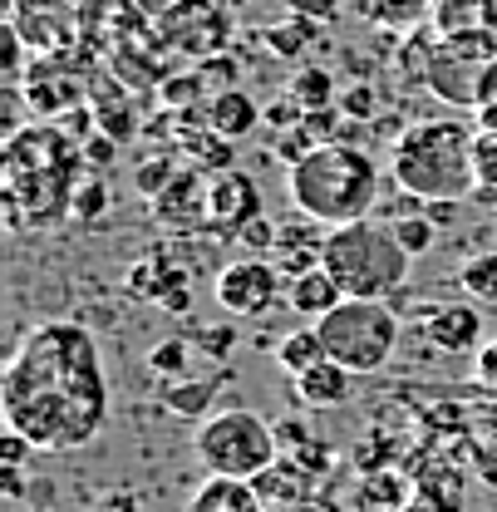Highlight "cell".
<instances>
[{"label":"cell","instance_id":"1","mask_svg":"<svg viewBox=\"0 0 497 512\" xmlns=\"http://www.w3.org/2000/svg\"><path fill=\"white\" fill-rule=\"evenodd\" d=\"M0 414L30 448L69 453L89 444L109 419V380L94 335L79 320L35 325L5 365Z\"/></svg>","mask_w":497,"mask_h":512},{"label":"cell","instance_id":"2","mask_svg":"<svg viewBox=\"0 0 497 512\" xmlns=\"http://www.w3.org/2000/svg\"><path fill=\"white\" fill-rule=\"evenodd\" d=\"M286 188H291V202L296 212H306L325 227H345V222H360V217H374L379 207V168L365 148L355 143H315L306 148L291 173H286Z\"/></svg>","mask_w":497,"mask_h":512},{"label":"cell","instance_id":"3","mask_svg":"<svg viewBox=\"0 0 497 512\" xmlns=\"http://www.w3.org/2000/svg\"><path fill=\"white\" fill-rule=\"evenodd\" d=\"M473 143L478 133L463 119H429L399 133L394 143V183L419 197V202H463L478 188L473 168Z\"/></svg>","mask_w":497,"mask_h":512},{"label":"cell","instance_id":"4","mask_svg":"<svg viewBox=\"0 0 497 512\" xmlns=\"http://www.w3.org/2000/svg\"><path fill=\"white\" fill-rule=\"evenodd\" d=\"M79 168V148L64 138L60 128H25L10 138L5 148V202L10 217L20 212V202L35 207V222H50L69 207V197L79 188L74 178Z\"/></svg>","mask_w":497,"mask_h":512},{"label":"cell","instance_id":"5","mask_svg":"<svg viewBox=\"0 0 497 512\" xmlns=\"http://www.w3.org/2000/svg\"><path fill=\"white\" fill-rule=\"evenodd\" d=\"M320 261L335 271L345 296H365V301H389L409 281V266H414V256L404 252L394 227L379 222V217H360V222L330 227Z\"/></svg>","mask_w":497,"mask_h":512},{"label":"cell","instance_id":"6","mask_svg":"<svg viewBox=\"0 0 497 512\" xmlns=\"http://www.w3.org/2000/svg\"><path fill=\"white\" fill-rule=\"evenodd\" d=\"M320 340H325V355L340 360L345 370L355 375H379L394 350H399V316L389 301H365V296H345L325 320H315Z\"/></svg>","mask_w":497,"mask_h":512},{"label":"cell","instance_id":"7","mask_svg":"<svg viewBox=\"0 0 497 512\" xmlns=\"http://www.w3.org/2000/svg\"><path fill=\"white\" fill-rule=\"evenodd\" d=\"M192 453H197L202 473L251 483L256 473H266L281 458V444H276V429L261 414H251V409H222V414H212V419L197 424Z\"/></svg>","mask_w":497,"mask_h":512},{"label":"cell","instance_id":"8","mask_svg":"<svg viewBox=\"0 0 497 512\" xmlns=\"http://www.w3.org/2000/svg\"><path fill=\"white\" fill-rule=\"evenodd\" d=\"M286 281H291V276H286L276 261L242 256V261H232V266L217 271L212 296H217V306L232 320H261L276 301H286Z\"/></svg>","mask_w":497,"mask_h":512},{"label":"cell","instance_id":"9","mask_svg":"<svg viewBox=\"0 0 497 512\" xmlns=\"http://www.w3.org/2000/svg\"><path fill=\"white\" fill-rule=\"evenodd\" d=\"M419 330L424 340L443 350V355H468L483 340V306L478 301H443V306H424L419 311Z\"/></svg>","mask_w":497,"mask_h":512},{"label":"cell","instance_id":"10","mask_svg":"<svg viewBox=\"0 0 497 512\" xmlns=\"http://www.w3.org/2000/svg\"><path fill=\"white\" fill-rule=\"evenodd\" d=\"M256 217H261V188H256V178L237 173V168H222L207 183V222L217 232H242Z\"/></svg>","mask_w":497,"mask_h":512},{"label":"cell","instance_id":"11","mask_svg":"<svg viewBox=\"0 0 497 512\" xmlns=\"http://www.w3.org/2000/svg\"><path fill=\"white\" fill-rule=\"evenodd\" d=\"M153 217H158L168 232L212 227V222H207V183H197V173H178L173 188H163L153 197Z\"/></svg>","mask_w":497,"mask_h":512},{"label":"cell","instance_id":"12","mask_svg":"<svg viewBox=\"0 0 497 512\" xmlns=\"http://www.w3.org/2000/svg\"><path fill=\"white\" fill-rule=\"evenodd\" d=\"M340 301H345V286L335 281V271H330L325 261H315V266L296 271V276L286 281V306L301 320H311V325L330 316Z\"/></svg>","mask_w":497,"mask_h":512},{"label":"cell","instance_id":"13","mask_svg":"<svg viewBox=\"0 0 497 512\" xmlns=\"http://www.w3.org/2000/svg\"><path fill=\"white\" fill-rule=\"evenodd\" d=\"M325 237H330V227H325V222H315V217H306V212H296L291 222H281V227H276L271 256H276V266H281L286 276H296V271H306V266L320 261Z\"/></svg>","mask_w":497,"mask_h":512},{"label":"cell","instance_id":"14","mask_svg":"<svg viewBox=\"0 0 497 512\" xmlns=\"http://www.w3.org/2000/svg\"><path fill=\"white\" fill-rule=\"evenodd\" d=\"M355 370H345L340 360H315L311 370H301L291 389H296V399L306 404V409H340V404H350V394H355Z\"/></svg>","mask_w":497,"mask_h":512},{"label":"cell","instance_id":"15","mask_svg":"<svg viewBox=\"0 0 497 512\" xmlns=\"http://www.w3.org/2000/svg\"><path fill=\"white\" fill-rule=\"evenodd\" d=\"M311 478L315 473L306 468V463H296V458H286V453H281L266 473H256V478H251V488H256V498H261L266 508H301V503L315 493Z\"/></svg>","mask_w":497,"mask_h":512},{"label":"cell","instance_id":"16","mask_svg":"<svg viewBox=\"0 0 497 512\" xmlns=\"http://www.w3.org/2000/svg\"><path fill=\"white\" fill-rule=\"evenodd\" d=\"M468 478L473 473H463L453 463H438L429 473H419L414 478V508L419 512H473V503H468Z\"/></svg>","mask_w":497,"mask_h":512},{"label":"cell","instance_id":"17","mask_svg":"<svg viewBox=\"0 0 497 512\" xmlns=\"http://www.w3.org/2000/svg\"><path fill=\"white\" fill-rule=\"evenodd\" d=\"M187 512H266V503L256 498V488L242 483V478L207 473V483L187 498Z\"/></svg>","mask_w":497,"mask_h":512},{"label":"cell","instance_id":"18","mask_svg":"<svg viewBox=\"0 0 497 512\" xmlns=\"http://www.w3.org/2000/svg\"><path fill=\"white\" fill-rule=\"evenodd\" d=\"M261 119H266V114L256 109V99L242 94V89H222V94L212 99V109H207V128L222 133V138H242V133H251Z\"/></svg>","mask_w":497,"mask_h":512},{"label":"cell","instance_id":"19","mask_svg":"<svg viewBox=\"0 0 497 512\" xmlns=\"http://www.w3.org/2000/svg\"><path fill=\"white\" fill-rule=\"evenodd\" d=\"M414 503V478L394 473V468H374L360 483V508L365 512H394Z\"/></svg>","mask_w":497,"mask_h":512},{"label":"cell","instance_id":"20","mask_svg":"<svg viewBox=\"0 0 497 512\" xmlns=\"http://www.w3.org/2000/svg\"><path fill=\"white\" fill-rule=\"evenodd\" d=\"M315 360H325V340H320V330H315L311 320H306L301 330H291V335L276 340V370H286L291 380H296L301 370H311Z\"/></svg>","mask_w":497,"mask_h":512},{"label":"cell","instance_id":"21","mask_svg":"<svg viewBox=\"0 0 497 512\" xmlns=\"http://www.w3.org/2000/svg\"><path fill=\"white\" fill-rule=\"evenodd\" d=\"M458 286L468 301L478 306H497V252H478L458 266Z\"/></svg>","mask_w":497,"mask_h":512},{"label":"cell","instance_id":"22","mask_svg":"<svg viewBox=\"0 0 497 512\" xmlns=\"http://www.w3.org/2000/svg\"><path fill=\"white\" fill-rule=\"evenodd\" d=\"M212 394H217L212 380H168L163 384V409L178 414V419H197V414H207Z\"/></svg>","mask_w":497,"mask_h":512},{"label":"cell","instance_id":"23","mask_svg":"<svg viewBox=\"0 0 497 512\" xmlns=\"http://www.w3.org/2000/svg\"><path fill=\"white\" fill-rule=\"evenodd\" d=\"M374 25H389V30H409L429 15V0H365L360 5Z\"/></svg>","mask_w":497,"mask_h":512},{"label":"cell","instance_id":"24","mask_svg":"<svg viewBox=\"0 0 497 512\" xmlns=\"http://www.w3.org/2000/svg\"><path fill=\"white\" fill-rule=\"evenodd\" d=\"M389 227H394V237L404 242V252L409 256H424L429 247H434V237H438L434 217H419V212H404V217H394Z\"/></svg>","mask_w":497,"mask_h":512},{"label":"cell","instance_id":"25","mask_svg":"<svg viewBox=\"0 0 497 512\" xmlns=\"http://www.w3.org/2000/svg\"><path fill=\"white\" fill-rule=\"evenodd\" d=\"M468 473H473L483 488L497 493V429L493 434H478V439L468 444Z\"/></svg>","mask_w":497,"mask_h":512},{"label":"cell","instance_id":"26","mask_svg":"<svg viewBox=\"0 0 497 512\" xmlns=\"http://www.w3.org/2000/svg\"><path fill=\"white\" fill-rule=\"evenodd\" d=\"M291 99H296L306 114H315V104L325 109V104H330V74H325V69H301L296 84H291Z\"/></svg>","mask_w":497,"mask_h":512},{"label":"cell","instance_id":"27","mask_svg":"<svg viewBox=\"0 0 497 512\" xmlns=\"http://www.w3.org/2000/svg\"><path fill=\"white\" fill-rule=\"evenodd\" d=\"M473 168H478V188L497 192V128L478 133V143H473Z\"/></svg>","mask_w":497,"mask_h":512},{"label":"cell","instance_id":"28","mask_svg":"<svg viewBox=\"0 0 497 512\" xmlns=\"http://www.w3.org/2000/svg\"><path fill=\"white\" fill-rule=\"evenodd\" d=\"M178 173H183V168H178L173 158H153V163H143V168H138V178H133V183H138L143 197H158L163 188H173V178H178Z\"/></svg>","mask_w":497,"mask_h":512},{"label":"cell","instance_id":"29","mask_svg":"<svg viewBox=\"0 0 497 512\" xmlns=\"http://www.w3.org/2000/svg\"><path fill=\"white\" fill-rule=\"evenodd\" d=\"M104 207H109V188H104L99 178H84V183L74 188V197H69V212H74V217H84V222H89V217H99Z\"/></svg>","mask_w":497,"mask_h":512},{"label":"cell","instance_id":"30","mask_svg":"<svg viewBox=\"0 0 497 512\" xmlns=\"http://www.w3.org/2000/svg\"><path fill=\"white\" fill-rule=\"evenodd\" d=\"M306 35H311V20H296L286 30H271V50L276 55H301L306 50Z\"/></svg>","mask_w":497,"mask_h":512},{"label":"cell","instance_id":"31","mask_svg":"<svg viewBox=\"0 0 497 512\" xmlns=\"http://www.w3.org/2000/svg\"><path fill=\"white\" fill-rule=\"evenodd\" d=\"M183 355H187L183 340H168V345H153L148 365H153V370H163V375H183V365H187Z\"/></svg>","mask_w":497,"mask_h":512},{"label":"cell","instance_id":"32","mask_svg":"<svg viewBox=\"0 0 497 512\" xmlns=\"http://www.w3.org/2000/svg\"><path fill=\"white\" fill-rule=\"evenodd\" d=\"M286 5L296 20H335V10H340V0H286Z\"/></svg>","mask_w":497,"mask_h":512},{"label":"cell","instance_id":"33","mask_svg":"<svg viewBox=\"0 0 497 512\" xmlns=\"http://www.w3.org/2000/svg\"><path fill=\"white\" fill-rule=\"evenodd\" d=\"M473 370H478V384L497 389V340H493V345H478V350H473Z\"/></svg>","mask_w":497,"mask_h":512},{"label":"cell","instance_id":"34","mask_svg":"<svg viewBox=\"0 0 497 512\" xmlns=\"http://www.w3.org/2000/svg\"><path fill=\"white\" fill-rule=\"evenodd\" d=\"M99 512H143V498H133V493H119V498H104Z\"/></svg>","mask_w":497,"mask_h":512},{"label":"cell","instance_id":"35","mask_svg":"<svg viewBox=\"0 0 497 512\" xmlns=\"http://www.w3.org/2000/svg\"><path fill=\"white\" fill-rule=\"evenodd\" d=\"M109 153H114V143H109V138H94V143L84 148V163H94V168H104V163H109Z\"/></svg>","mask_w":497,"mask_h":512},{"label":"cell","instance_id":"36","mask_svg":"<svg viewBox=\"0 0 497 512\" xmlns=\"http://www.w3.org/2000/svg\"><path fill=\"white\" fill-rule=\"evenodd\" d=\"M0 40H5V69L15 74V69H20V40H15V30H5Z\"/></svg>","mask_w":497,"mask_h":512},{"label":"cell","instance_id":"37","mask_svg":"<svg viewBox=\"0 0 497 512\" xmlns=\"http://www.w3.org/2000/svg\"><path fill=\"white\" fill-rule=\"evenodd\" d=\"M296 512H340V508H335L330 498H315V493H311V498H306V503H301Z\"/></svg>","mask_w":497,"mask_h":512},{"label":"cell","instance_id":"38","mask_svg":"<svg viewBox=\"0 0 497 512\" xmlns=\"http://www.w3.org/2000/svg\"><path fill=\"white\" fill-rule=\"evenodd\" d=\"M345 109H350V114H355V109L365 114V109H370V94H365V89H360V94H350V99H345Z\"/></svg>","mask_w":497,"mask_h":512},{"label":"cell","instance_id":"39","mask_svg":"<svg viewBox=\"0 0 497 512\" xmlns=\"http://www.w3.org/2000/svg\"><path fill=\"white\" fill-rule=\"evenodd\" d=\"M394 512H419V508H414V503H409V508H394Z\"/></svg>","mask_w":497,"mask_h":512},{"label":"cell","instance_id":"40","mask_svg":"<svg viewBox=\"0 0 497 512\" xmlns=\"http://www.w3.org/2000/svg\"><path fill=\"white\" fill-rule=\"evenodd\" d=\"M266 512H296V508H266Z\"/></svg>","mask_w":497,"mask_h":512},{"label":"cell","instance_id":"41","mask_svg":"<svg viewBox=\"0 0 497 512\" xmlns=\"http://www.w3.org/2000/svg\"><path fill=\"white\" fill-rule=\"evenodd\" d=\"M473 512H497V508H473Z\"/></svg>","mask_w":497,"mask_h":512}]
</instances>
